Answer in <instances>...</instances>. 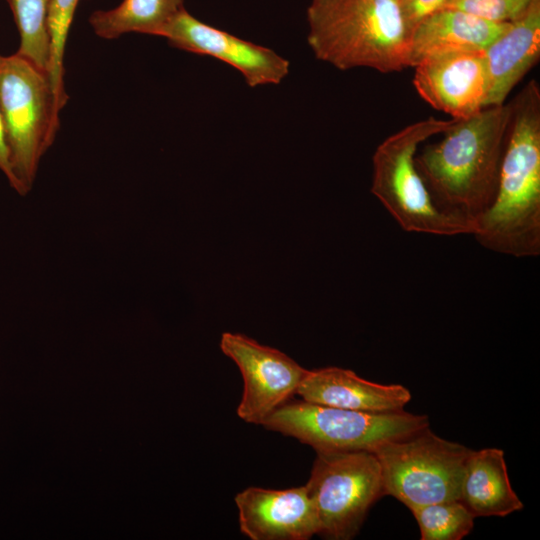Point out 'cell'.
<instances>
[{
    "mask_svg": "<svg viewBox=\"0 0 540 540\" xmlns=\"http://www.w3.org/2000/svg\"><path fill=\"white\" fill-rule=\"evenodd\" d=\"M399 2H400V0H399Z\"/></svg>",
    "mask_w": 540,
    "mask_h": 540,
    "instance_id": "cell-24",
    "label": "cell"
},
{
    "mask_svg": "<svg viewBox=\"0 0 540 540\" xmlns=\"http://www.w3.org/2000/svg\"><path fill=\"white\" fill-rule=\"evenodd\" d=\"M533 0H449L444 8L464 11L494 23H510L529 8Z\"/></svg>",
    "mask_w": 540,
    "mask_h": 540,
    "instance_id": "cell-21",
    "label": "cell"
},
{
    "mask_svg": "<svg viewBox=\"0 0 540 540\" xmlns=\"http://www.w3.org/2000/svg\"><path fill=\"white\" fill-rule=\"evenodd\" d=\"M307 22L315 57L339 70L408 67L412 30L399 0H312Z\"/></svg>",
    "mask_w": 540,
    "mask_h": 540,
    "instance_id": "cell-3",
    "label": "cell"
},
{
    "mask_svg": "<svg viewBox=\"0 0 540 540\" xmlns=\"http://www.w3.org/2000/svg\"><path fill=\"white\" fill-rule=\"evenodd\" d=\"M449 0H400L403 16L411 28L436 11L443 9Z\"/></svg>",
    "mask_w": 540,
    "mask_h": 540,
    "instance_id": "cell-22",
    "label": "cell"
},
{
    "mask_svg": "<svg viewBox=\"0 0 540 540\" xmlns=\"http://www.w3.org/2000/svg\"><path fill=\"white\" fill-rule=\"evenodd\" d=\"M459 501L475 517H505L523 509L511 486L502 449H471L463 469Z\"/></svg>",
    "mask_w": 540,
    "mask_h": 540,
    "instance_id": "cell-16",
    "label": "cell"
},
{
    "mask_svg": "<svg viewBox=\"0 0 540 540\" xmlns=\"http://www.w3.org/2000/svg\"><path fill=\"white\" fill-rule=\"evenodd\" d=\"M80 0H51L49 9V33L51 55L49 76L59 112L69 96L64 85V52L74 13Z\"/></svg>",
    "mask_w": 540,
    "mask_h": 540,
    "instance_id": "cell-20",
    "label": "cell"
},
{
    "mask_svg": "<svg viewBox=\"0 0 540 540\" xmlns=\"http://www.w3.org/2000/svg\"><path fill=\"white\" fill-rule=\"evenodd\" d=\"M296 394L310 403L364 412L401 410L411 400L401 384L372 382L335 366L308 370Z\"/></svg>",
    "mask_w": 540,
    "mask_h": 540,
    "instance_id": "cell-13",
    "label": "cell"
},
{
    "mask_svg": "<svg viewBox=\"0 0 540 540\" xmlns=\"http://www.w3.org/2000/svg\"><path fill=\"white\" fill-rule=\"evenodd\" d=\"M456 119L429 117L390 135L376 148L371 193L406 232L436 236L473 233L474 223L441 209L415 165L421 143L444 133Z\"/></svg>",
    "mask_w": 540,
    "mask_h": 540,
    "instance_id": "cell-4",
    "label": "cell"
},
{
    "mask_svg": "<svg viewBox=\"0 0 540 540\" xmlns=\"http://www.w3.org/2000/svg\"><path fill=\"white\" fill-rule=\"evenodd\" d=\"M315 451H370L429 426L426 415L401 410L364 412L304 400L286 402L262 424Z\"/></svg>",
    "mask_w": 540,
    "mask_h": 540,
    "instance_id": "cell-6",
    "label": "cell"
},
{
    "mask_svg": "<svg viewBox=\"0 0 540 540\" xmlns=\"http://www.w3.org/2000/svg\"><path fill=\"white\" fill-rule=\"evenodd\" d=\"M19 33L16 53L48 71L51 55L49 9L51 0H6Z\"/></svg>",
    "mask_w": 540,
    "mask_h": 540,
    "instance_id": "cell-18",
    "label": "cell"
},
{
    "mask_svg": "<svg viewBox=\"0 0 540 540\" xmlns=\"http://www.w3.org/2000/svg\"><path fill=\"white\" fill-rule=\"evenodd\" d=\"M220 348L241 372L243 393L237 415L249 424L262 425L288 402L308 371L282 351L240 333H223Z\"/></svg>",
    "mask_w": 540,
    "mask_h": 540,
    "instance_id": "cell-9",
    "label": "cell"
},
{
    "mask_svg": "<svg viewBox=\"0 0 540 540\" xmlns=\"http://www.w3.org/2000/svg\"><path fill=\"white\" fill-rule=\"evenodd\" d=\"M511 118V103L456 119L443 139L415 155V165L435 203L475 222L491 204Z\"/></svg>",
    "mask_w": 540,
    "mask_h": 540,
    "instance_id": "cell-2",
    "label": "cell"
},
{
    "mask_svg": "<svg viewBox=\"0 0 540 540\" xmlns=\"http://www.w3.org/2000/svg\"><path fill=\"white\" fill-rule=\"evenodd\" d=\"M240 531L251 540H308L318 535V516L306 486L248 487L236 494Z\"/></svg>",
    "mask_w": 540,
    "mask_h": 540,
    "instance_id": "cell-12",
    "label": "cell"
},
{
    "mask_svg": "<svg viewBox=\"0 0 540 540\" xmlns=\"http://www.w3.org/2000/svg\"><path fill=\"white\" fill-rule=\"evenodd\" d=\"M185 0H123L109 10H96L88 21L103 39H116L126 33L161 36L164 28L184 9Z\"/></svg>",
    "mask_w": 540,
    "mask_h": 540,
    "instance_id": "cell-17",
    "label": "cell"
},
{
    "mask_svg": "<svg viewBox=\"0 0 540 540\" xmlns=\"http://www.w3.org/2000/svg\"><path fill=\"white\" fill-rule=\"evenodd\" d=\"M421 540H461L474 527L476 518L459 500L443 501L410 509Z\"/></svg>",
    "mask_w": 540,
    "mask_h": 540,
    "instance_id": "cell-19",
    "label": "cell"
},
{
    "mask_svg": "<svg viewBox=\"0 0 540 540\" xmlns=\"http://www.w3.org/2000/svg\"><path fill=\"white\" fill-rule=\"evenodd\" d=\"M305 486L317 512L318 535L330 540L356 536L384 496L380 464L370 451H316Z\"/></svg>",
    "mask_w": 540,
    "mask_h": 540,
    "instance_id": "cell-8",
    "label": "cell"
},
{
    "mask_svg": "<svg viewBox=\"0 0 540 540\" xmlns=\"http://www.w3.org/2000/svg\"><path fill=\"white\" fill-rule=\"evenodd\" d=\"M471 449L439 437L428 427L381 444L376 455L384 496L409 510L459 500L465 461Z\"/></svg>",
    "mask_w": 540,
    "mask_h": 540,
    "instance_id": "cell-7",
    "label": "cell"
},
{
    "mask_svg": "<svg viewBox=\"0 0 540 540\" xmlns=\"http://www.w3.org/2000/svg\"><path fill=\"white\" fill-rule=\"evenodd\" d=\"M489 89L485 107L502 105L540 57V0L510 23L484 51Z\"/></svg>",
    "mask_w": 540,
    "mask_h": 540,
    "instance_id": "cell-14",
    "label": "cell"
},
{
    "mask_svg": "<svg viewBox=\"0 0 540 540\" xmlns=\"http://www.w3.org/2000/svg\"><path fill=\"white\" fill-rule=\"evenodd\" d=\"M472 235L499 254L540 255V90L535 80L511 102L496 192L476 218Z\"/></svg>",
    "mask_w": 540,
    "mask_h": 540,
    "instance_id": "cell-1",
    "label": "cell"
},
{
    "mask_svg": "<svg viewBox=\"0 0 540 540\" xmlns=\"http://www.w3.org/2000/svg\"><path fill=\"white\" fill-rule=\"evenodd\" d=\"M160 37L175 48L210 56L232 66L251 88L279 84L289 74V61L272 49L206 24L185 8L170 21Z\"/></svg>",
    "mask_w": 540,
    "mask_h": 540,
    "instance_id": "cell-10",
    "label": "cell"
},
{
    "mask_svg": "<svg viewBox=\"0 0 540 540\" xmlns=\"http://www.w3.org/2000/svg\"><path fill=\"white\" fill-rule=\"evenodd\" d=\"M510 23L490 22L458 9H440L413 28L408 67L445 53L484 52Z\"/></svg>",
    "mask_w": 540,
    "mask_h": 540,
    "instance_id": "cell-15",
    "label": "cell"
},
{
    "mask_svg": "<svg viewBox=\"0 0 540 540\" xmlns=\"http://www.w3.org/2000/svg\"><path fill=\"white\" fill-rule=\"evenodd\" d=\"M0 171L6 176L8 181L11 179V168L9 149L6 140L5 128L0 111Z\"/></svg>",
    "mask_w": 540,
    "mask_h": 540,
    "instance_id": "cell-23",
    "label": "cell"
},
{
    "mask_svg": "<svg viewBox=\"0 0 540 540\" xmlns=\"http://www.w3.org/2000/svg\"><path fill=\"white\" fill-rule=\"evenodd\" d=\"M413 85L436 110L467 119L485 108L489 81L484 52H453L425 58Z\"/></svg>",
    "mask_w": 540,
    "mask_h": 540,
    "instance_id": "cell-11",
    "label": "cell"
},
{
    "mask_svg": "<svg viewBox=\"0 0 540 540\" xmlns=\"http://www.w3.org/2000/svg\"><path fill=\"white\" fill-rule=\"evenodd\" d=\"M0 111L9 149V183L25 195L60 127L48 71L18 53L0 54Z\"/></svg>",
    "mask_w": 540,
    "mask_h": 540,
    "instance_id": "cell-5",
    "label": "cell"
}]
</instances>
